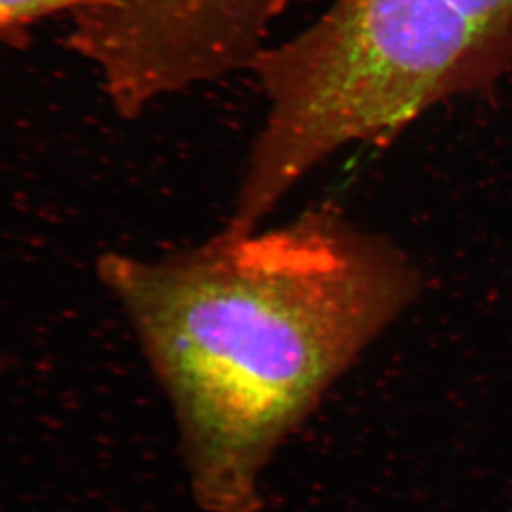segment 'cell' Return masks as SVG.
I'll return each instance as SVG.
<instances>
[{"mask_svg":"<svg viewBox=\"0 0 512 512\" xmlns=\"http://www.w3.org/2000/svg\"><path fill=\"white\" fill-rule=\"evenodd\" d=\"M511 57L453 0H333L253 62L266 112L223 228H260L335 153L391 142L444 100L493 82Z\"/></svg>","mask_w":512,"mask_h":512,"instance_id":"2","label":"cell"},{"mask_svg":"<svg viewBox=\"0 0 512 512\" xmlns=\"http://www.w3.org/2000/svg\"><path fill=\"white\" fill-rule=\"evenodd\" d=\"M290 0H92L67 42L99 70L115 112L135 119L153 102L252 69Z\"/></svg>","mask_w":512,"mask_h":512,"instance_id":"3","label":"cell"},{"mask_svg":"<svg viewBox=\"0 0 512 512\" xmlns=\"http://www.w3.org/2000/svg\"><path fill=\"white\" fill-rule=\"evenodd\" d=\"M469 19L512 47V0H453Z\"/></svg>","mask_w":512,"mask_h":512,"instance_id":"5","label":"cell"},{"mask_svg":"<svg viewBox=\"0 0 512 512\" xmlns=\"http://www.w3.org/2000/svg\"><path fill=\"white\" fill-rule=\"evenodd\" d=\"M97 270L172 403L207 512L261 511L276 449L426 285L401 245L325 205Z\"/></svg>","mask_w":512,"mask_h":512,"instance_id":"1","label":"cell"},{"mask_svg":"<svg viewBox=\"0 0 512 512\" xmlns=\"http://www.w3.org/2000/svg\"><path fill=\"white\" fill-rule=\"evenodd\" d=\"M92 0H0V44H20L25 32L40 20L72 15Z\"/></svg>","mask_w":512,"mask_h":512,"instance_id":"4","label":"cell"}]
</instances>
